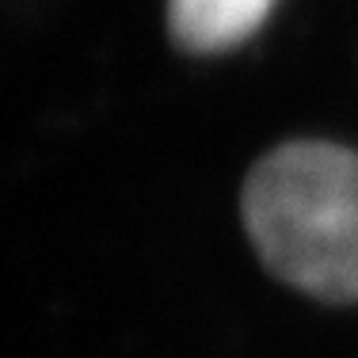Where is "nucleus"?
<instances>
[{"label":"nucleus","mask_w":358,"mask_h":358,"mask_svg":"<svg viewBox=\"0 0 358 358\" xmlns=\"http://www.w3.org/2000/svg\"><path fill=\"white\" fill-rule=\"evenodd\" d=\"M244 225L282 282L324 301H358V152L294 141L252 168Z\"/></svg>","instance_id":"1"},{"label":"nucleus","mask_w":358,"mask_h":358,"mask_svg":"<svg viewBox=\"0 0 358 358\" xmlns=\"http://www.w3.org/2000/svg\"><path fill=\"white\" fill-rule=\"evenodd\" d=\"M278 0H168L172 38L191 54H221L263 27Z\"/></svg>","instance_id":"2"}]
</instances>
